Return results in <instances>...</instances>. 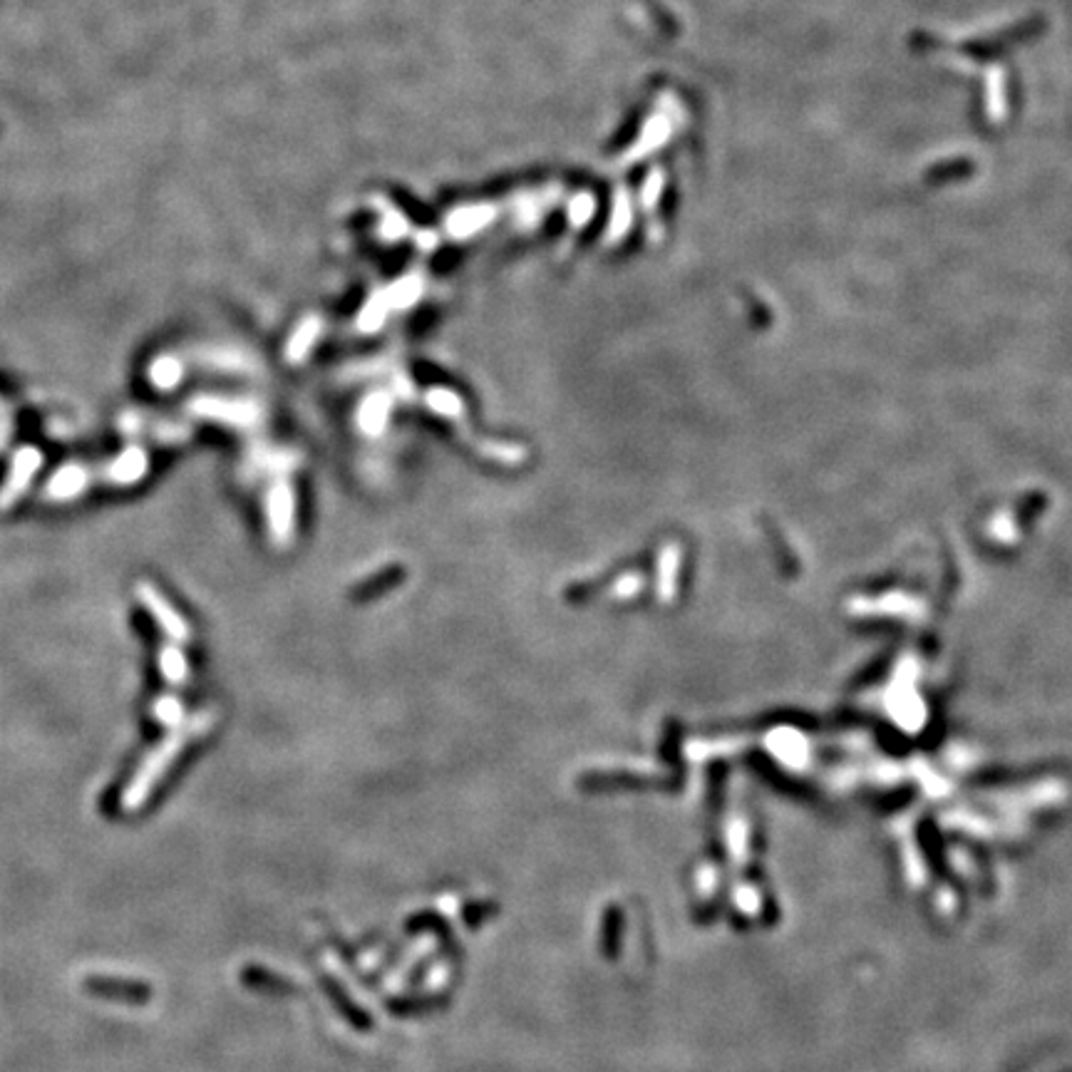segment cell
Returning a JSON list of instances; mask_svg holds the SVG:
<instances>
[{"instance_id": "cell-11", "label": "cell", "mask_w": 1072, "mask_h": 1072, "mask_svg": "<svg viewBox=\"0 0 1072 1072\" xmlns=\"http://www.w3.org/2000/svg\"><path fill=\"white\" fill-rule=\"evenodd\" d=\"M316 338H318V326L313 321L306 323V326H303L301 331L293 335L291 343H288V348H286V360H288V363L296 365V363H301V360H306L308 350L313 348Z\"/></svg>"}, {"instance_id": "cell-10", "label": "cell", "mask_w": 1072, "mask_h": 1072, "mask_svg": "<svg viewBox=\"0 0 1072 1072\" xmlns=\"http://www.w3.org/2000/svg\"><path fill=\"white\" fill-rule=\"evenodd\" d=\"M254 465L256 469H266V472L276 474V477H283V474L288 472V469L296 467V455L293 452H283V450H259L254 457Z\"/></svg>"}, {"instance_id": "cell-8", "label": "cell", "mask_w": 1072, "mask_h": 1072, "mask_svg": "<svg viewBox=\"0 0 1072 1072\" xmlns=\"http://www.w3.org/2000/svg\"><path fill=\"white\" fill-rule=\"evenodd\" d=\"M474 447H479L487 460L499 462V465H522L527 460V450L522 445H512V442H474Z\"/></svg>"}, {"instance_id": "cell-6", "label": "cell", "mask_w": 1072, "mask_h": 1072, "mask_svg": "<svg viewBox=\"0 0 1072 1072\" xmlns=\"http://www.w3.org/2000/svg\"><path fill=\"white\" fill-rule=\"evenodd\" d=\"M422 400H425L427 410L445 417V420H462V417H465V400H462L460 395L450 388L437 385V388L425 390Z\"/></svg>"}, {"instance_id": "cell-4", "label": "cell", "mask_w": 1072, "mask_h": 1072, "mask_svg": "<svg viewBox=\"0 0 1072 1072\" xmlns=\"http://www.w3.org/2000/svg\"><path fill=\"white\" fill-rule=\"evenodd\" d=\"M393 395L388 390H375V393L365 395L360 402L358 412H355V425L363 432L365 437H380L388 427L390 415H393Z\"/></svg>"}, {"instance_id": "cell-3", "label": "cell", "mask_w": 1072, "mask_h": 1072, "mask_svg": "<svg viewBox=\"0 0 1072 1072\" xmlns=\"http://www.w3.org/2000/svg\"><path fill=\"white\" fill-rule=\"evenodd\" d=\"M137 596L139 601L144 603V608H147L149 613H152V618L157 621V626L162 628L164 633H167V638H172L174 643H187L189 638H192V631H189V623L184 621L182 613L177 611V608L172 606L167 599H164L162 591L154 589L152 584H139L137 586Z\"/></svg>"}, {"instance_id": "cell-2", "label": "cell", "mask_w": 1072, "mask_h": 1072, "mask_svg": "<svg viewBox=\"0 0 1072 1072\" xmlns=\"http://www.w3.org/2000/svg\"><path fill=\"white\" fill-rule=\"evenodd\" d=\"M266 527L276 546L291 544L296 534V489L288 479H276L266 492Z\"/></svg>"}, {"instance_id": "cell-1", "label": "cell", "mask_w": 1072, "mask_h": 1072, "mask_svg": "<svg viewBox=\"0 0 1072 1072\" xmlns=\"http://www.w3.org/2000/svg\"><path fill=\"white\" fill-rule=\"evenodd\" d=\"M189 412L201 420L219 422L236 430H251L264 422L261 402L254 398H234V395H194L189 400Z\"/></svg>"}, {"instance_id": "cell-5", "label": "cell", "mask_w": 1072, "mask_h": 1072, "mask_svg": "<svg viewBox=\"0 0 1072 1072\" xmlns=\"http://www.w3.org/2000/svg\"><path fill=\"white\" fill-rule=\"evenodd\" d=\"M147 467H149L147 452L139 450V447H130L125 455L117 457V460L112 462L110 469H107V477H110V482H115V484H132L144 477Z\"/></svg>"}, {"instance_id": "cell-9", "label": "cell", "mask_w": 1072, "mask_h": 1072, "mask_svg": "<svg viewBox=\"0 0 1072 1072\" xmlns=\"http://www.w3.org/2000/svg\"><path fill=\"white\" fill-rule=\"evenodd\" d=\"M149 380H152L154 388L159 390L177 388V385L182 383V363H179L177 358H172V355L157 358L152 363V368H149Z\"/></svg>"}, {"instance_id": "cell-7", "label": "cell", "mask_w": 1072, "mask_h": 1072, "mask_svg": "<svg viewBox=\"0 0 1072 1072\" xmlns=\"http://www.w3.org/2000/svg\"><path fill=\"white\" fill-rule=\"evenodd\" d=\"M159 668H162L164 680L174 688H182L189 680V663L184 658V651L179 643H167V646L159 651Z\"/></svg>"}, {"instance_id": "cell-12", "label": "cell", "mask_w": 1072, "mask_h": 1072, "mask_svg": "<svg viewBox=\"0 0 1072 1072\" xmlns=\"http://www.w3.org/2000/svg\"><path fill=\"white\" fill-rule=\"evenodd\" d=\"M154 718L164 725H179L182 723V703H179L174 695H162V698L154 703Z\"/></svg>"}]
</instances>
